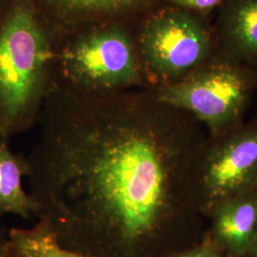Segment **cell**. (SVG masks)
<instances>
[{"label": "cell", "instance_id": "obj_1", "mask_svg": "<svg viewBox=\"0 0 257 257\" xmlns=\"http://www.w3.org/2000/svg\"><path fill=\"white\" fill-rule=\"evenodd\" d=\"M183 113L150 89H55L27 156L37 219L84 257H162L177 210Z\"/></svg>", "mask_w": 257, "mask_h": 257}, {"label": "cell", "instance_id": "obj_2", "mask_svg": "<svg viewBox=\"0 0 257 257\" xmlns=\"http://www.w3.org/2000/svg\"><path fill=\"white\" fill-rule=\"evenodd\" d=\"M62 31L34 0L0 3V139L38 123L55 89V58Z\"/></svg>", "mask_w": 257, "mask_h": 257}, {"label": "cell", "instance_id": "obj_3", "mask_svg": "<svg viewBox=\"0 0 257 257\" xmlns=\"http://www.w3.org/2000/svg\"><path fill=\"white\" fill-rule=\"evenodd\" d=\"M136 22L107 21L62 32L55 89L83 94L148 89L138 56Z\"/></svg>", "mask_w": 257, "mask_h": 257}, {"label": "cell", "instance_id": "obj_4", "mask_svg": "<svg viewBox=\"0 0 257 257\" xmlns=\"http://www.w3.org/2000/svg\"><path fill=\"white\" fill-rule=\"evenodd\" d=\"M136 37L142 74L153 91L183 80L216 55L208 18L162 3L136 22Z\"/></svg>", "mask_w": 257, "mask_h": 257}, {"label": "cell", "instance_id": "obj_5", "mask_svg": "<svg viewBox=\"0 0 257 257\" xmlns=\"http://www.w3.org/2000/svg\"><path fill=\"white\" fill-rule=\"evenodd\" d=\"M255 78L253 69L215 55L183 80L155 92L159 101L221 130L240 119Z\"/></svg>", "mask_w": 257, "mask_h": 257}, {"label": "cell", "instance_id": "obj_6", "mask_svg": "<svg viewBox=\"0 0 257 257\" xmlns=\"http://www.w3.org/2000/svg\"><path fill=\"white\" fill-rule=\"evenodd\" d=\"M257 174V128L247 130L219 148L210 158L206 188L211 200L236 195Z\"/></svg>", "mask_w": 257, "mask_h": 257}, {"label": "cell", "instance_id": "obj_7", "mask_svg": "<svg viewBox=\"0 0 257 257\" xmlns=\"http://www.w3.org/2000/svg\"><path fill=\"white\" fill-rule=\"evenodd\" d=\"M47 19L62 32L107 21L136 22L161 0H34Z\"/></svg>", "mask_w": 257, "mask_h": 257}, {"label": "cell", "instance_id": "obj_8", "mask_svg": "<svg viewBox=\"0 0 257 257\" xmlns=\"http://www.w3.org/2000/svg\"><path fill=\"white\" fill-rule=\"evenodd\" d=\"M216 55L257 69V0H224L212 25Z\"/></svg>", "mask_w": 257, "mask_h": 257}, {"label": "cell", "instance_id": "obj_9", "mask_svg": "<svg viewBox=\"0 0 257 257\" xmlns=\"http://www.w3.org/2000/svg\"><path fill=\"white\" fill-rule=\"evenodd\" d=\"M217 245L232 257L248 255L257 235V193L224 203L216 215Z\"/></svg>", "mask_w": 257, "mask_h": 257}, {"label": "cell", "instance_id": "obj_10", "mask_svg": "<svg viewBox=\"0 0 257 257\" xmlns=\"http://www.w3.org/2000/svg\"><path fill=\"white\" fill-rule=\"evenodd\" d=\"M29 172L27 156L14 153L9 141L0 139V218L6 214L38 217V203L22 187V178Z\"/></svg>", "mask_w": 257, "mask_h": 257}, {"label": "cell", "instance_id": "obj_11", "mask_svg": "<svg viewBox=\"0 0 257 257\" xmlns=\"http://www.w3.org/2000/svg\"><path fill=\"white\" fill-rule=\"evenodd\" d=\"M7 257H84L62 247L44 221L8 230Z\"/></svg>", "mask_w": 257, "mask_h": 257}, {"label": "cell", "instance_id": "obj_12", "mask_svg": "<svg viewBox=\"0 0 257 257\" xmlns=\"http://www.w3.org/2000/svg\"><path fill=\"white\" fill-rule=\"evenodd\" d=\"M223 1L224 0H161V3L208 18L214 10L220 7Z\"/></svg>", "mask_w": 257, "mask_h": 257}, {"label": "cell", "instance_id": "obj_13", "mask_svg": "<svg viewBox=\"0 0 257 257\" xmlns=\"http://www.w3.org/2000/svg\"><path fill=\"white\" fill-rule=\"evenodd\" d=\"M166 257H223L218 248L212 245H201L196 248L177 250Z\"/></svg>", "mask_w": 257, "mask_h": 257}, {"label": "cell", "instance_id": "obj_14", "mask_svg": "<svg viewBox=\"0 0 257 257\" xmlns=\"http://www.w3.org/2000/svg\"><path fill=\"white\" fill-rule=\"evenodd\" d=\"M8 230L0 225V257H7Z\"/></svg>", "mask_w": 257, "mask_h": 257}, {"label": "cell", "instance_id": "obj_15", "mask_svg": "<svg viewBox=\"0 0 257 257\" xmlns=\"http://www.w3.org/2000/svg\"><path fill=\"white\" fill-rule=\"evenodd\" d=\"M248 255L250 257H257V235L248 250Z\"/></svg>", "mask_w": 257, "mask_h": 257}, {"label": "cell", "instance_id": "obj_16", "mask_svg": "<svg viewBox=\"0 0 257 257\" xmlns=\"http://www.w3.org/2000/svg\"><path fill=\"white\" fill-rule=\"evenodd\" d=\"M254 71H255V74H256V77H257V69H256V70H254Z\"/></svg>", "mask_w": 257, "mask_h": 257}, {"label": "cell", "instance_id": "obj_17", "mask_svg": "<svg viewBox=\"0 0 257 257\" xmlns=\"http://www.w3.org/2000/svg\"><path fill=\"white\" fill-rule=\"evenodd\" d=\"M1 1H2V0H0V3H1Z\"/></svg>", "mask_w": 257, "mask_h": 257}]
</instances>
